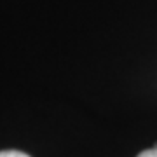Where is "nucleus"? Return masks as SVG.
<instances>
[{"mask_svg": "<svg viewBox=\"0 0 157 157\" xmlns=\"http://www.w3.org/2000/svg\"><path fill=\"white\" fill-rule=\"evenodd\" d=\"M138 157H157V145L154 148H148V150H143Z\"/></svg>", "mask_w": 157, "mask_h": 157, "instance_id": "2", "label": "nucleus"}, {"mask_svg": "<svg viewBox=\"0 0 157 157\" xmlns=\"http://www.w3.org/2000/svg\"><path fill=\"white\" fill-rule=\"evenodd\" d=\"M0 157H30V155H26V154H23L19 150H2Z\"/></svg>", "mask_w": 157, "mask_h": 157, "instance_id": "1", "label": "nucleus"}]
</instances>
